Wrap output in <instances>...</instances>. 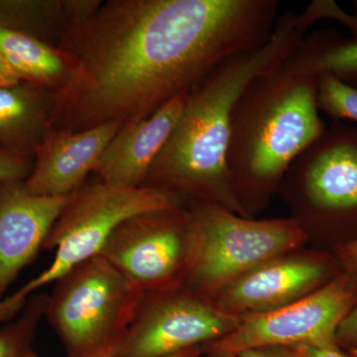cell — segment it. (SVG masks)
<instances>
[{
  "instance_id": "cell-28",
  "label": "cell",
  "mask_w": 357,
  "mask_h": 357,
  "mask_svg": "<svg viewBox=\"0 0 357 357\" xmlns=\"http://www.w3.org/2000/svg\"><path fill=\"white\" fill-rule=\"evenodd\" d=\"M203 347H192V349H187V351L178 352V354L167 357H199L203 354Z\"/></svg>"
},
{
  "instance_id": "cell-6",
  "label": "cell",
  "mask_w": 357,
  "mask_h": 357,
  "mask_svg": "<svg viewBox=\"0 0 357 357\" xmlns=\"http://www.w3.org/2000/svg\"><path fill=\"white\" fill-rule=\"evenodd\" d=\"M143 292L102 256L86 260L55 282L45 318L68 357H109Z\"/></svg>"
},
{
  "instance_id": "cell-27",
  "label": "cell",
  "mask_w": 357,
  "mask_h": 357,
  "mask_svg": "<svg viewBox=\"0 0 357 357\" xmlns=\"http://www.w3.org/2000/svg\"><path fill=\"white\" fill-rule=\"evenodd\" d=\"M20 83L21 82L18 77L0 56V86H14Z\"/></svg>"
},
{
  "instance_id": "cell-21",
  "label": "cell",
  "mask_w": 357,
  "mask_h": 357,
  "mask_svg": "<svg viewBox=\"0 0 357 357\" xmlns=\"http://www.w3.org/2000/svg\"><path fill=\"white\" fill-rule=\"evenodd\" d=\"M298 18L307 30L319 20L337 21L351 31V38L357 40V14L347 13L333 0H314L298 14Z\"/></svg>"
},
{
  "instance_id": "cell-11",
  "label": "cell",
  "mask_w": 357,
  "mask_h": 357,
  "mask_svg": "<svg viewBox=\"0 0 357 357\" xmlns=\"http://www.w3.org/2000/svg\"><path fill=\"white\" fill-rule=\"evenodd\" d=\"M332 260L317 253H287L253 268L218 293L220 310L243 319L292 304L335 278Z\"/></svg>"
},
{
  "instance_id": "cell-16",
  "label": "cell",
  "mask_w": 357,
  "mask_h": 357,
  "mask_svg": "<svg viewBox=\"0 0 357 357\" xmlns=\"http://www.w3.org/2000/svg\"><path fill=\"white\" fill-rule=\"evenodd\" d=\"M102 0H0V27L57 46Z\"/></svg>"
},
{
  "instance_id": "cell-2",
  "label": "cell",
  "mask_w": 357,
  "mask_h": 357,
  "mask_svg": "<svg viewBox=\"0 0 357 357\" xmlns=\"http://www.w3.org/2000/svg\"><path fill=\"white\" fill-rule=\"evenodd\" d=\"M306 32L297 14H282L264 44L227 58L202 79L188 93L182 116L143 185L220 204L250 218L237 199L227 168L232 112L248 84L279 69Z\"/></svg>"
},
{
  "instance_id": "cell-32",
  "label": "cell",
  "mask_w": 357,
  "mask_h": 357,
  "mask_svg": "<svg viewBox=\"0 0 357 357\" xmlns=\"http://www.w3.org/2000/svg\"><path fill=\"white\" fill-rule=\"evenodd\" d=\"M354 13L357 14V0L354 1Z\"/></svg>"
},
{
  "instance_id": "cell-13",
  "label": "cell",
  "mask_w": 357,
  "mask_h": 357,
  "mask_svg": "<svg viewBox=\"0 0 357 357\" xmlns=\"http://www.w3.org/2000/svg\"><path fill=\"white\" fill-rule=\"evenodd\" d=\"M68 198L35 196L24 181L0 182V300L43 249Z\"/></svg>"
},
{
  "instance_id": "cell-26",
  "label": "cell",
  "mask_w": 357,
  "mask_h": 357,
  "mask_svg": "<svg viewBox=\"0 0 357 357\" xmlns=\"http://www.w3.org/2000/svg\"><path fill=\"white\" fill-rule=\"evenodd\" d=\"M238 357H297L290 347H255L248 349L237 354Z\"/></svg>"
},
{
  "instance_id": "cell-7",
  "label": "cell",
  "mask_w": 357,
  "mask_h": 357,
  "mask_svg": "<svg viewBox=\"0 0 357 357\" xmlns=\"http://www.w3.org/2000/svg\"><path fill=\"white\" fill-rule=\"evenodd\" d=\"M241 319L184 285L143 294L109 357H167L227 337Z\"/></svg>"
},
{
  "instance_id": "cell-9",
  "label": "cell",
  "mask_w": 357,
  "mask_h": 357,
  "mask_svg": "<svg viewBox=\"0 0 357 357\" xmlns=\"http://www.w3.org/2000/svg\"><path fill=\"white\" fill-rule=\"evenodd\" d=\"M280 185L300 222L357 215V126L333 122L294 160Z\"/></svg>"
},
{
  "instance_id": "cell-29",
  "label": "cell",
  "mask_w": 357,
  "mask_h": 357,
  "mask_svg": "<svg viewBox=\"0 0 357 357\" xmlns=\"http://www.w3.org/2000/svg\"><path fill=\"white\" fill-rule=\"evenodd\" d=\"M199 357H238L234 354H222V352L203 351Z\"/></svg>"
},
{
  "instance_id": "cell-4",
  "label": "cell",
  "mask_w": 357,
  "mask_h": 357,
  "mask_svg": "<svg viewBox=\"0 0 357 357\" xmlns=\"http://www.w3.org/2000/svg\"><path fill=\"white\" fill-rule=\"evenodd\" d=\"M182 204V197L151 185L121 187L100 178L86 183L70 195L45 241L43 249H55L53 262L17 292L0 300V325L20 316L35 291L100 255L112 232L124 220Z\"/></svg>"
},
{
  "instance_id": "cell-1",
  "label": "cell",
  "mask_w": 357,
  "mask_h": 357,
  "mask_svg": "<svg viewBox=\"0 0 357 357\" xmlns=\"http://www.w3.org/2000/svg\"><path fill=\"white\" fill-rule=\"evenodd\" d=\"M277 0H107L57 44L69 79L52 128L145 119L227 58L261 46Z\"/></svg>"
},
{
  "instance_id": "cell-10",
  "label": "cell",
  "mask_w": 357,
  "mask_h": 357,
  "mask_svg": "<svg viewBox=\"0 0 357 357\" xmlns=\"http://www.w3.org/2000/svg\"><path fill=\"white\" fill-rule=\"evenodd\" d=\"M357 301L344 274L307 297L264 314L241 319L234 332L204 345V351L237 354L260 347L337 344L338 325Z\"/></svg>"
},
{
  "instance_id": "cell-5",
  "label": "cell",
  "mask_w": 357,
  "mask_h": 357,
  "mask_svg": "<svg viewBox=\"0 0 357 357\" xmlns=\"http://www.w3.org/2000/svg\"><path fill=\"white\" fill-rule=\"evenodd\" d=\"M189 211L183 285L213 300L253 268L298 250L309 238L296 218L252 220L222 204L196 201Z\"/></svg>"
},
{
  "instance_id": "cell-12",
  "label": "cell",
  "mask_w": 357,
  "mask_h": 357,
  "mask_svg": "<svg viewBox=\"0 0 357 357\" xmlns=\"http://www.w3.org/2000/svg\"><path fill=\"white\" fill-rule=\"evenodd\" d=\"M124 121L105 122L84 130L51 128L34 153V165L24 181L35 196L64 198L96 172L107 145Z\"/></svg>"
},
{
  "instance_id": "cell-30",
  "label": "cell",
  "mask_w": 357,
  "mask_h": 357,
  "mask_svg": "<svg viewBox=\"0 0 357 357\" xmlns=\"http://www.w3.org/2000/svg\"><path fill=\"white\" fill-rule=\"evenodd\" d=\"M351 352L352 354V357H357V347H352V349H351Z\"/></svg>"
},
{
  "instance_id": "cell-25",
  "label": "cell",
  "mask_w": 357,
  "mask_h": 357,
  "mask_svg": "<svg viewBox=\"0 0 357 357\" xmlns=\"http://www.w3.org/2000/svg\"><path fill=\"white\" fill-rule=\"evenodd\" d=\"M290 347L297 357H351L340 351L337 344H301Z\"/></svg>"
},
{
  "instance_id": "cell-15",
  "label": "cell",
  "mask_w": 357,
  "mask_h": 357,
  "mask_svg": "<svg viewBox=\"0 0 357 357\" xmlns=\"http://www.w3.org/2000/svg\"><path fill=\"white\" fill-rule=\"evenodd\" d=\"M54 93L33 84L0 86V147L33 154L52 128Z\"/></svg>"
},
{
  "instance_id": "cell-14",
  "label": "cell",
  "mask_w": 357,
  "mask_h": 357,
  "mask_svg": "<svg viewBox=\"0 0 357 357\" xmlns=\"http://www.w3.org/2000/svg\"><path fill=\"white\" fill-rule=\"evenodd\" d=\"M188 93H181L145 119H128L107 145L96 172L107 184L144 185L148 173L175 130Z\"/></svg>"
},
{
  "instance_id": "cell-20",
  "label": "cell",
  "mask_w": 357,
  "mask_h": 357,
  "mask_svg": "<svg viewBox=\"0 0 357 357\" xmlns=\"http://www.w3.org/2000/svg\"><path fill=\"white\" fill-rule=\"evenodd\" d=\"M317 102L319 112L333 122L357 123V89L342 83L332 75L317 77Z\"/></svg>"
},
{
  "instance_id": "cell-31",
  "label": "cell",
  "mask_w": 357,
  "mask_h": 357,
  "mask_svg": "<svg viewBox=\"0 0 357 357\" xmlns=\"http://www.w3.org/2000/svg\"><path fill=\"white\" fill-rule=\"evenodd\" d=\"M25 357H39V356H37V354H35L34 351H31V352H30L29 354H28V356H26Z\"/></svg>"
},
{
  "instance_id": "cell-23",
  "label": "cell",
  "mask_w": 357,
  "mask_h": 357,
  "mask_svg": "<svg viewBox=\"0 0 357 357\" xmlns=\"http://www.w3.org/2000/svg\"><path fill=\"white\" fill-rule=\"evenodd\" d=\"M337 255L344 274L357 291V239L338 246Z\"/></svg>"
},
{
  "instance_id": "cell-22",
  "label": "cell",
  "mask_w": 357,
  "mask_h": 357,
  "mask_svg": "<svg viewBox=\"0 0 357 357\" xmlns=\"http://www.w3.org/2000/svg\"><path fill=\"white\" fill-rule=\"evenodd\" d=\"M34 165V155L0 147V182L25 181Z\"/></svg>"
},
{
  "instance_id": "cell-24",
  "label": "cell",
  "mask_w": 357,
  "mask_h": 357,
  "mask_svg": "<svg viewBox=\"0 0 357 357\" xmlns=\"http://www.w3.org/2000/svg\"><path fill=\"white\" fill-rule=\"evenodd\" d=\"M335 342L337 344L349 345L351 349L357 347V301L338 325Z\"/></svg>"
},
{
  "instance_id": "cell-19",
  "label": "cell",
  "mask_w": 357,
  "mask_h": 357,
  "mask_svg": "<svg viewBox=\"0 0 357 357\" xmlns=\"http://www.w3.org/2000/svg\"><path fill=\"white\" fill-rule=\"evenodd\" d=\"M47 297L34 294L20 316L0 326V357H25L33 351L35 335L45 318Z\"/></svg>"
},
{
  "instance_id": "cell-18",
  "label": "cell",
  "mask_w": 357,
  "mask_h": 357,
  "mask_svg": "<svg viewBox=\"0 0 357 357\" xmlns=\"http://www.w3.org/2000/svg\"><path fill=\"white\" fill-rule=\"evenodd\" d=\"M0 56L21 83L56 93L69 79L67 61L57 47L1 27Z\"/></svg>"
},
{
  "instance_id": "cell-17",
  "label": "cell",
  "mask_w": 357,
  "mask_h": 357,
  "mask_svg": "<svg viewBox=\"0 0 357 357\" xmlns=\"http://www.w3.org/2000/svg\"><path fill=\"white\" fill-rule=\"evenodd\" d=\"M282 68L295 74L332 75L357 89V40L338 30H317L305 36Z\"/></svg>"
},
{
  "instance_id": "cell-3",
  "label": "cell",
  "mask_w": 357,
  "mask_h": 357,
  "mask_svg": "<svg viewBox=\"0 0 357 357\" xmlns=\"http://www.w3.org/2000/svg\"><path fill=\"white\" fill-rule=\"evenodd\" d=\"M317 77L282 68L256 77L232 112L227 164L237 199L251 217L304 150L326 129Z\"/></svg>"
},
{
  "instance_id": "cell-8",
  "label": "cell",
  "mask_w": 357,
  "mask_h": 357,
  "mask_svg": "<svg viewBox=\"0 0 357 357\" xmlns=\"http://www.w3.org/2000/svg\"><path fill=\"white\" fill-rule=\"evenodd\" d=\"M188 248L189 211L182 204L124 220L100 255L146 293L183 285Z\"/></svg>"
}]
</instances>
